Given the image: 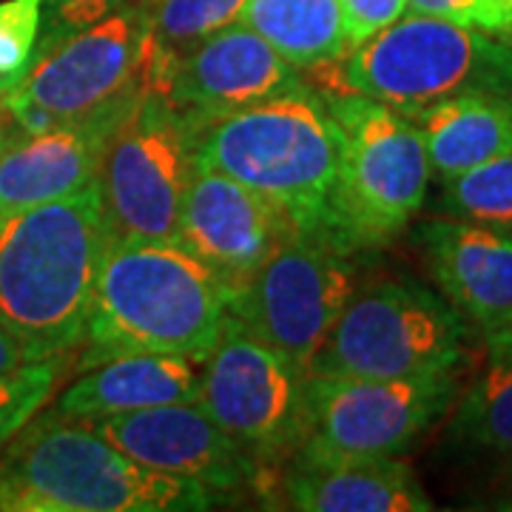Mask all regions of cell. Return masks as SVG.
Masks as SVG:
<instances>
[{
    "label": "cell",
    "mask_w": 512,
    "mask_h": 512,
    "mask_svg": "<svg viewBox=\"0 0 512 512\" xmlns=\"http://www.w3.org/2000/svg\"><path fill=\"white\" fill-rule=\"evenodd\" d=\"M231 313V288L177 239H114L100 265L74 370L123 353L205 359Z\"/></svg>",
    "instance_id": "1"
},
{
    "label": "cell",
    "mask_w": 512,
    "mask_h": 512,
    "mask_svg": "<svg viewBox=\"0 0 512 512\" xmlns=\"http://www.w3.org/2000/svg\"><path fill=\"white\" fill-rule=\"evenodd\" d=\"M111 242L94 183L0 220V322L37 362L77 353Z\"/></svg>",
    "instance_id": "2"
},
{
    "label": "cell",
    "mask_w": 512,
    "mask_h": 512,
    "mask_svg": "<svg viewBox=\"0 0 512 512\" xmlns=\"http://www.w3.org/2000/svg\"><path fill=\"white\" fill-rule=\"evenodd\" d=\"M342 137L328 97L311 83L194 131V165L248 185L296 237L333 245Z\"/></svg>",
    "instance_id": "3"
},
{
    "label": "cell",
    "mask_w": 512,
    "mask_h": 512,
    "mask_svg": "<svg viewBox=\"0 0 512 512\" xmlns=\"http://www.w3.org/2000/svg\"><path fill=\"white\" fill-rule=\"evenodd\" d=\"M225 501L43 407L0 450V512H202Z\"/></svg>",
    "instance_id": "4"
},
{
    "label": "cell",
    "mask_w": 512,
    "mask_h": 512,
    "mask_svg": "<svg viewBox=\"0 0 512 512\" xmlns=\"http://www.w3.org/2000/svg\"><path fill=\"white\" fill-rule=\"evenodd\" d=\"M322 69L330 92L365 94L402 114L461 94L512 97V43L416 12Z\"/></svg>",
    "instance_id": "5"
},
{
    "label": "cell",
    "mask_w": 512,
    "mask_h": 512,
    "mask_svg": "<svg viewBox=\"0 0 512 512\" xmlns=\"http://www.w3.org/2000/svg\"><path fill=\"white\" fill-rule=\"evenodd\" d=\"M342 137L333 245L359 254L387 245L413 222L430 188V160L419 126L373 97L330 92Z\"/></svg>",
    "instance_id": "6"
},
{
    "label": "cell",
    "mask_w": 512,
    "mask_h": 512,
    "mask_svg": "<svg viewBox=\"0 0 512 512\" xmlns=\"http://www.w3.org/2000/svg\"><path fill=\"white\" fill-rule=\"evenodd\" d=\"M470 325L444 299L413 279L359 285L308 373L402 379L461 370Z\"/></svg>",
    "instance_id": "7"
},
{
    "label": "cell",
    "mask_w": 512,
    "mask_h": 512,
    "mask_svg": "<svg viewBox=\"0 0 512 512\" xmlns=\"http://www.w3.org/2000/svg\"><path fill=\"white\" fill-rule=\"evenodd\" d=\"M151 0H128L109 18L40 49L12 92L0 94L20 131L72 123L148 83Z\"/></svg>",
    "instance_id": "8"
},
{
    "label": "cell",
    "mask_w": 512,
    "mask_h": 512,
    "mask_svg": "<svg viewBox=\"0 0 512 512\" xmlns=\"http://www.w3.org/2000/svg\"><path fill=\"white\" fill-rule=\"evenodd\" d=\"M194 174V128L160 83L111 134L94 174L111 239H177L185 188Z\"/></svg>",
    "instance_id": "9"
},
{
    "label": "cell",
    "mask_w": 512,
    "mask_h": 512,
    "mask_svg": "<svg viewBox=\"0 0 512 512\" xmlns=\"http://www.w3.org/2000/svg\"><path fill=\"white\" fill-rule=\"evenodd\" d=\"M197 404L262 464L288 458L305 439V370L231 313L202 359Z\"/></svg>",
    "instance_id": "10"
},
{
    "label": "cell",
    "mask_w": 512,
    "mask_h": 512,
    "mask_svg": "<svg viewBox=\"0 0 512 512\" xmlns=\"http://www.w3.org/2000/svg\"><path fill=\"white\" fill-rule=\"evenodd\" d=\"M356 288L353 254L330 242L293 237L231 291V316L308 373Z\"/></svg>",
    "instance_id": "11"
},
{
    "label": "cell",
    "mask_w": 512,
    "mask_h": 512,
    "mask_svg": "<svg viewBox=\"0 0 512 512\" xmlns=\"http://www.w3.org/2000/svg\"><path fill=\"white\" fill-rule=\"evenodd\" d=\"M458 390V370L402 379L305 373V439L399 458L450 413Z\"/></svg>",
    "instance_id": "12"
},
{
    "label": "cell",
    "mask_w": 512,
    "mask_h": 512,
    "mask_svg": "<svg viewBox=\"0 0 512 512\" xmlns=\"http://www.w3.org/2000/svg\"><path fill=\"white\" fill-rule=\"evenodd\" d=\"M77 421L89 424L134 461L157 473L197 481L225 501L265 481V464L231 439L197 402Z\"/></svg>",
    "instance_id": "13"
},
{
    "label": "cell",
    "mask_w": 512,
    "mask_h": 512,
    "mask_svg": "<svg viewBox=\"0 0 512 512\" xmlns=\"http://www.w3.org/2000/svg\"><path fill=\"white\" fill-rule=\"evenodd\" d=\"M302 83V72L239 20L171 60L160 77L165 97L194 131Z\"/></svg>",
    "instance_id": "14"
},
{
    "label": "cell",
    "mask_w": 512,
    "mask_h": 512,
    "mask_svg": "<svg viewBox=\"0 0 512 512\" xmlns=\"http://www.w3.org/2000/svg\"><path fill=\"white\" fill-rule=\"evenodd\" d=\"M293 237L288 220L265 197L217 168L194 165L180 205L177 242L231 291Z\"/></svg>",
    "instance_id": "15"
},
{
    "label": "cell",
    "mask_w": 512,
    "mask_h": 512,
    "mask_svg": "<svg viewBox=\"0 0 512 512\" xmlns=\"http://www.w3.org/2000/svg\"><path fill=\"white\" fill-rule=\"evenodd\" d=\"M146 86L46 131L9 128L0 146V217L89 188L111 134L143 97Z\"/></svg>",
    "instance_id": "16"
},
{
    "label": "cell",
    "mask_w": 512,
    "mask_h": 512,
    "mask_svg": "<svg viewBox=\"0 0 512 512\" xmlns=\"http://www.w3.org/2000/svg\"><path fill=\"white\" fill-rule=\"evenodd\" d=\"M282 495L305 512H430L416 473L393 456H359L302 439L282 470Z\"/></svg>",
    "instance_id": "17"
},
{
    "label": "cell",
    "mask_w": 512,
    "mask_h": 512,
    "mask_svg": "<svg viewBox=\"0 0 512 512\" xmlns=\"http://www.w3.org/2000/svg\"><path fill=\"white\" fill-rule=\"evenodd\" d=\"M416 245L441 296L484 336L512 316V228L478 222L427 220Z\"/></svg>",
    "instance_id": "18"
},
{
    "label": "cell",
    "mask_w": 512,
    "mask_h": 512,
    "mask_svg": "<svg viewBox=\"0 0 512 512\" xmlns=\"http://www.w3.org/2000/svg\"><path fill=\"white\" fill-rule=\"evenodd\" d=\"M202 359L183 353H123L77 370L52 410L63 419H100L200 399Z\"/></svg>",
    "instance_id": "19"
},
{
    "label": "cell",
    "mask_w": 512,
    "mask_h": 512,
    "mask_svg": "<svg viewBox=\"0 0 512 512\" xmlns=\"http://www.w3.org/2000/svg\"><path fill=\"white\" fill-rule=\"evenodd\" d=\"M441 183L512 151V97L461 94L407 114Z\"/></svg>",
    "instance_id": "20"
},
{
    "label": "cell",
    "mask_w": 512,
    "mask_h": 512,
    "mask_svg": "<svg viewBox=\"0 0 512 512\" xmlns=\"http://www.w3.org/2000/svg\"><path fill=\"white\" fill-rule=\"evenodd\" d=\"M239 23L265 37L299 72H316L348 52L339 0H248Z\"/></svg>",
    "instance_id": "21"
},
{
    "label": "cell",
    "mask_w": 512,
    "mask_h": 512,
    "mask_svg": "<svg viewBox=\"0 0 512 512\" xmlns=\"http://www.w3.org/2000/svg\"><path fill=\"white\" fill-rule=\"evenodd\" d=\"M444 444L461 461L512 470V362L490 359L464 393L458 390Z\"/></svg>",
    "instance_id": "22"
},
{
    "label": "cell",
    "mask_w": 512,
    "mask_h": 512,
    "mask_svg": "<svg viewBox=\"0 0 512 512\" xmlns=\"http://www.w3.org/2000/svg\"><path fill=\"white\" fill-rule=\"evenodd\" d=\"M248 0H151L148 80L160 83L171 60L208 35L237 23Z\"/></svg>",
    "instance_id": "23"
},
{
    "label": "cell",
    "mask_w": 512,
    "mask_h": 512,
    "mask_svg": "<svg viewBox=\"0 0 512 512\" xmlns=\"http://www.w3.org/2000/svg\"><path fill=\"white\" fill-rule=\"evenodd\" d=\"M441 214L478 225L512 228V151L444 180Z\"/></svg>",
    "instance_id": "24"
},
{
    "label": "cell",
    "mask_w": 512,
    "mask_h": 512,
    "mask_svg": "<svg viewBox=\"0 0 512 512\" xmlns=\"http://www.w3.org/2000/svg\"><path fill=\"white\" fill-rule=\"evenodd\" d=\"M74 356H52L0 376V450L55 399Z\"/></svg>",
    "instance_id": "25"
},
{
    "label": "cell",
    "mask_w": 512,
    "mask_h": 512,
    "mask_svg": "<svg viewBox=\"0 0 512 512\" xmlns=\"http://www.w3.org/2000/svg\"><path fill=\"white\" fill-rule=\"evenodd\" d=\"M43 0H0V94L12 92L35 55Z\"/></svg>",
    "instance_id": "26"
},
{
    "label": "cell",
    "mask_w": 512,
    "mask_h": 512,
    "mask_svg": "<svg viewBox=\"0 0 512 512\" xmlns=\"http://www.w3.org/2000/svg\"><path fill=\"white\" fill-rule=\"evenodd\" d=\"M407 12L450 20L495 37H507L512 29V0H407Z\"/></svg>",
    "instance_id": "27"
},
{
    "label": "cell",
    "mask_w": 512,
    "mask_h": 512,
    "mask_svg": "<svg viewBox=\"0 0 512 512\" xmlns=\"http://www.w3.org/2000/svg\"><path fill=\"white\" fill-rule=\"evenodd\" d=\"M126 3L128 0H43V20H40L35 52L89 29Z\"/></svg>",
    "instance_id": "28"
},
{
    "label": "cell",
    "mask_w": 512,
    "mask_h": 512,
    "mask_svg": "<svg viewBox=\"0 0 512 512\" xmlns=\"http://www.w3.org/2000/svg\"><path fill=\"white\" fill-rule=\"evenodd\" d=\"M348 49L387 29L407 12V0H339Z\"/></svg>",
    "instance_id": "29"
},
{
    "label": "cell",
    "mask_w": 512,
    "mask_h": 512,
    "mask_svg": "<svg viewBox=\"0 0 512 512\" xmlns=\"http://www.w3.org/2000/svg\"><path fill=\"white\" fill-rule=\"evenodd\" d=\"M29 362H37V359L29 353V348L20 342L18 336L0 322V376L3 373H12V370H18L23 365H29Z\"/></svg>",
    "instance_id": "30"
},
{
    "label": "cell",
    "mask_w": 512,
    "mask_h": 512,
    "mask_svg": "<svg viewBox=\"0 0 512 512\" xmlns=\"http://www.w3.org/2000/svg\"><path fill=\"white\" fill-rule=\"evenodd\" d=\"M484 342H487L490 359H507V362H512V316L501 325V328H495L493 333H487Z\"/></svg>",
    "instance_id": "31"
},
{
    "label": "cell",
    "mask_w": 512,
    "mask_h": 512,
    "mask_svg": "<svg viewBox=\"0 0 512 512\" xmlns=\"http://www.w3.org/2000/svg\"><path fill=\"white\" fill-rule=\"evenodd\" d=\"M6 134H9V114L3 109V97H0V146L6 140Z\"/></svg>",
    "instance_id": "32"
},
{
    "label": "cell",
    "mask_w": 512,
    "mask_h": 512,
    "mask_svg": "<svg viewBox=\"0 0 512 512\" xmlns=\"http://www.w3.org/2000/svg\"><path fill=\"white\" fill-rule=\"evenodd\" d=\"M504 40H507V43H512V29H510V35L504 37Z\"/></svg>",
    "instance_id": "33"
},
{
    "label": "cell",
    "mask_w": 512,
    "mask_h": 512,
    "mask_svg": "<svg viewBox=\"0 0 512 512\" xmlns=\"http://www.w3.org/2000/svg\"><path fill=\"white\" fill-rule=\"evenodd\" d=\"M0 220H3V217H0Z\"/></svg>",
    "instance_id": "34"
}]
</instances>
